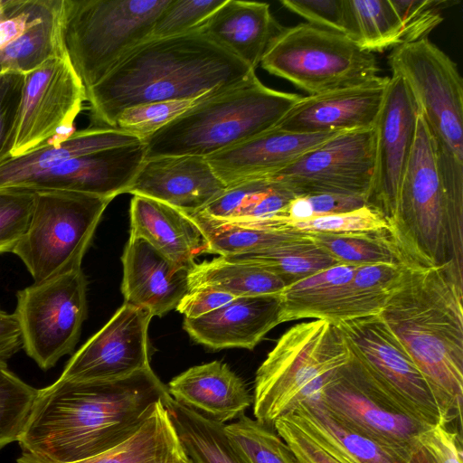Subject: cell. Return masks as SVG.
<instances>
[{
    "label": "cell",
    "mask_w": 463,
    "mask_h": 463,
    "mask_svg": "<svg viewBox=\"0 0 463 463\" xmlns=\"http://www.w3.org/2000/svg\"><path fill=\"white\" fill-rule=\"evenodd\" d=\"M356 268L339 264L288 285L280 294V324L314 318L335 325L380 314L390 294L355 288Z\"/></svg>",
    "instance_id": "cell-18"
},
{
    "label": "cell",
    "mask_w": 463,
    "mask_h": 463,
    "mask_svg": "<svg viewBox=\"0 0 463 463\" xmlns=\"http://www.w3.org/2000/svg\"><path fill=\"white\" fill-rule=\"evenodd\" d=\"M315 400L351 428L409 452L430 428L398 411L351 353L349 361L331 376Z\"/></svg>",
    "instance_id": "cell-15"
},
{
    "label": "cell",
    "mask_w": 463,
    "mask_h": 463,
    "mask_svg": "<svg viewBox=\"0 0 463 463\" xmlns=\"http://www.w3.org/2000/svg\"><path fill=\"white\" fill-rule=\"evenodd\" d=\"M388 61L426 121L445 187L463 200V81L457 64L428 38L393 48Z\"/></svg>",
    "instance_id": "cell-7"
},
{
    "label": "cell",
    "mask_w": 463,
    "mask_h": 463,
    "mask_svg": "<svg viewBox=\"0 0 463 463\" xmlns=\"http://www.w3.org/2000/svg\"><path fill=\"white\" fill-rule=\"evenodd\" d=\"M288 286L283 278L259 265L222 256L195 263L188 272L189 290L210 288L235 298L280 295Z\"/></svg>",
    "instance_id": "cell-31"
},
{
    "label": "cell",
    "mask_w": 463,
    "mask_h": 463,
    "mask_svg": "<svg viewBox=\"0 0 463 463\" xmlns=\"http://www.w3.org/2000/svg\"><path fill=\"white\" fill-rule=\"evenodd\" d=\"M87 101L86 89L67 54L52 59L24 75L12 157L48 142L67 137Z\"/></svg>",
    "instance_id": "cell-14"
},
{
    "label": "cell",
    "mask_w": 463,
    "mask_h": 463,
    "mask_svg": "<svg viewBox=\"0 0 463 463\" xmlns=\"http://www.w3.org/2000/svg\"><path fill=\"white\" fill-rule=\"evenodd\" d=\"M38 389L14 373L0 359V450L18 441L29 419Z\"/></svg>",
    "instance_id": "cell-40"
},
{
    "label": "cell",
    "mask_w": 463,
    "mask_h": 463,
    "mask_svg": "<svg viewBox=\"0 0 463 463\" xmlns=\"http://www.w3.org/2000/svg\"><path fill=\"white\" fill-rule=\"evenodd\" d=\"M16 462L50 463L26 452H22ZM72 463L192 462L181 445L164 401H160L150 417L130 438L97 456Z\"/></svg>",
    "instance_id": "cell-30"
},
{
    "label": "cell",
    "mask_w": 463,
    "mask_h": 463,
    "mask_svg": "<svg viewBox=\"0 0 463 463\" xmlns=\"http://www.w3.org/2000/svg\"><path fill=\"white\" fill-rule=\"evenodd\" d=\"M255 71L198 31L149 39L86 90L92 127L115 128L124 109L224 91Z\"/></svg>",
    "instance_id": "cell-3"
},
{
    "label": "cell",
    "mask_w": 463,
    "mask_h": 463,
    "mask_svg": "<svg viewBox=\"0 0 463 463\" xmlns=\"http://www.w3.org/2000/svg\"><path fill=\"white\" fill-rule=\"evenodd\" d=\"M280 295L235 298L196 318L184 319L193 340L213 350L253 349L280 324Z\"/></svg>",
    "instance_id": "cell-23"
},
{
    "label": "cell",
    "mask_w": 463,
    "mask_h": 463,
    "mask_svg": "<svg viewBox=\"0 0 463 463\" xmlns=\"http://www.w3.org/2000/svg\"><path fill=\"white\" fill-rule=\"evenodd\" d=\"M407 463H462L461 434L443 425L428 428L418 438Z\"/></svg>",
    "instance_id": "cell-45"
},
{
    "label": "cell",
    "mask_w": 463,
    "mask_h": 463,
    "mask_svg": "<svg viewBox=\"0 0 463 463\" xmlns=\"http://www.w3.org/2000/svg\"><path fill=\"white\" fill-rule=\"evenodd\" d=\"M290 414L310 436L349 463H407L409 451L351 428L328 412L317 400L300 402Z\"/></svg>",
    "instance_id": "cell-29"
},
{
    "label": "cell",
    "mask_w": 463,
    "mask_h": 463,
    "mask_svg": "<svg viewBox=\"0 0 463 463\" xmlns=\"http://www.w3.org/2000/svg\"><path fill=\"white\" fill-rule=\"evenodd\" d=\"M352 39L364 51L383 52L407 43L406 31L391 0H347Z\"/></svg>",
    "instance_id": "cell-37"
},
{
    "label": "cell",
    "mask_w": 463,
    "mask_h": 463,
    "mask_svg": "<svg viewBox=\"0 0 463 463\" xmlns=\"http://www.w3.org/2000/svg\"><path fill=\"white\" fill-rule=\"evenodd\" d=\"M387 222L410 269L449 263L463 269V201L442 182L435 142L420 110L411 154Z\"/></svg>",
    "instance_id": "cell-4"
},
{
    "label": "cell",
    "mask_w": 463,
    "mask_h": 463,
    "mask_svg": "<svg viewBox=\"0 0 463 463\" xmlns=\"http://www.w3.org/2000/svg\"><path fill=\"white\" fill-rule=\"evenodd\" d=\"M390 77L302 97L274 127L295 133H338L373 127Z\"/></svg>",
    "instance_id": "cell-19"
},
{
    "label": "cell",
    "mask_w": 463,
    "mask_h": 463,
    "mask_svg": "<svg viewBox=\"0 0 463 463\" xmlns=\"http://www.w3.org/2000/svg\"><path fill=\"white\" fill-rule=\"evenodd\" d=\"M225 258L259 265L278 274L288 285L341 264L320 248L309 233H300L260 252Z\"/></svg>",
    "instance_id": "cell-36"
},
{
    "label": "cell",
    "mask_w": 463,
    "mask_h": 463,
    "mask_svg": "<svg viewBox=\"0 0 463 463\" xmlns=\"http://www.w3.org/2000/svg\"><path fill=\"white\" fill-rule=\"evenodd\" d=\"M187 214L204 235L209 252L222 257L256 253L291 240L300 233L273 231L267 219L223 221L199 212Z\"/></svg>",
    "instance_id": "cell-35"
},
{
    "label": "cell",
    "mask_w": 463,
    "mask_h": 463,
    "mask_svg": "<svg viewBox=\"0 0 463 463\" xmlns=\"http://www.w3.org/2000/svg\"><path fill=\"white\" fill-rule=\"evenodd\" d=\"M236 420L224 424V431L247 463H298L273 429L245 414Z\"/></svg>",
    "instance_id": "cell-39"
},
{
    "label": "cell",
    "mask_w": 463,
    "mask_h": 463,
    "mask_svg": "<svg viewBox=\"0 0 463 463\" xmlns=\"http://www.w3.org/2000/svg\"><path fill=\"white\" fill-rule=\"evenodd\" d=\"M283 29L269 4L226 0L194 31L256 71L269 43Z\"/></svg>",
    "instance_id": "cell-27"
},
{
    "label": "cell",
    "mask_w": 463,
    "mask_h": 463,
    "mask_svg": "<svg viewBox=\"0 0 463 463\" xmlns=\"http://www.w3.org/2000/svg\"><path fill=\"white\" fill-rule=\"evenodd\" d=\"M21 348V334L15 317L0 306V359H9Z\"/></svg>",
    "instance_id": "cell-54"
},
{
    "label": "cell",
    "mask_w": 463,
    "mask_h": 463,
    "mask_svg": "<svg viewBox=\"0 0 463 463\" xmlns=\"http://www.w3.org/2000/svg\"><path fill=\"white\" fill-rule=\"evenodd\" d=\"M304 196L308 203L312 217L346 213L367 204L364 198L358 196L330 194Z\"/></svg>",
    "instance_id": "cell-53"
},
{
    "label": "cell",
    "mask_w": 463,
    "mask_h": 463,
    "mask_svg": "<svg viewBox=\"0 0 463 463\" xmlns=\"http://www.w3.org/2000/svg\"><path fill=\"white\" fill-rule=\"evenodd\" d=\"M350 359L339 329L314 319L287 330L259 366L254 381L253 414L265 426L315 399L331 376Z\"/></svg>",
    "instance_id": "cell-6"
},
{
    "label": "cell",
    "mask_w": 463,
    "mask_h": 463,
    "mask_svg": "<svg viewBox=\"0 0 463 463\" xmlns=\"http://www.w3.org/2000/svg\"><path fill=\"white\" fill-rule=\"evenodd\" d=\"M260 65L308 96L368 81L380 71L375 55L350 37L307 23L284 27Z\"/></svg>",
    "instance_id": "cell-10"
},
{
    "label": "cell",
    "mask_w": 463,
    "mask_h": 463,
    "mask_svg": "<svg viewBox=\"0 0 463 463\" xmlns=\"http://www.w3.org/2000/svg\"><path fill=\"white\" fill-rule=\"evenodd\" d=\"M129 213V237L147 241L178 267L190 270L198 256L209 252L202 231L184 212L149 197L133 195Z\"/></svg>",
    "instance_id": "cell-26"
},
{
    "label": "cell",
    "mask_w": 463,
    "mask_h": 463,
    "mask_svg": "<svg viewBox=\"0 0 463 463\" xmlns=\"http://www.w3.org/2000/svg\"><path fill=\"white\" fill-rule=\"evenodd\" d=\"M295 196L269 176L226 187L199 213L223 221H253L277 216Z\"/></svg>",
    "instance_id": "cell-32"
},
{
    "label": "cell",
    "mask_w": 463,
    "mask_h": 463,
    "mask_svg": "<svg viewBox=\"0 0 463 463\" xmlns=\"http://www.w3.org/2000/svg\"><path fill=\"white\" fill-rule=\"evenodd\" d=\"M463 269H407L379 314L423 376L443 426L461 424Z\"/></svg>",
    "instance_id": "cell-2"
},
{
    "label": "cell",
    "mask_w": 463,
    "mask_h": 463,
    "mask_svg": "<svg viewBox=\"0 0 463 463\" xmlns=\"http://www.w3.org/2000/svg\"><path fill=\"white\" fill-rule=\"evenodd\" d=\"M167 391L176 402L223 424L253 403L244 381L221 361L190 367L169 382Z\"/></svg>",
    "instance_id": "cell-25"
},
{
    "label": "cell",
    "mask_w": 463,
    "mask_h": 463,
    "mask_svg": "<svg viewBox=\"0 0 463 463\" xmlns=\"http://www.w3.org/2000/svg\"><path fill=\"white\" fill-rule=\"evenodd\" d=\"M124 303L162 317L189 291V270L178 267L147 241L131 238L121 257Z\"/></svg>",
    "instance_id": "cell-24"
},
{
    "label": "cell",
    "mask_w": 463,
    "mask_h": 463,
    "mask_svg": "<svg viewBox=\"0 0 463 463\" xmlns=\"http://www.w3.org/2000/svg\"><path fill=\"white\" fill-rule=\"evenodd\" d=\"M169 1L63 0V46L86 90L150 38Z\"/></svg>",
    "instance_id": "cell-8"
},
{
    "label": "cell",
    "mask_w": 463,
    "mask_h": 463,
    "mask_svg": "<svg viewBox=\"0 0 463 463\" xmlns=\"http://www.w3.org/2000/svg\"><path fill=\"white\" fill-rule=\"evenodd\" d=\"M164 405L192 463H247L228 439L223 423L204 418L171 396Z\"/></svg>",
    "instance_id": "cell-34"
},
{
    "label": "cell",
    "mask_w": 463,
    "mask_h": 463,
    "mask_svg": "<svg viewBox=\"0 0 463 463\" xmlns=\"http://www.w3.org/2000/svg\"><path fill=\"white\" fill-rule=\"evenodd\" d=\"M391 3L402 22L408 43L428 38L442 23L441 11L456 4L449 0H391Z\"/></svg>",
    "instance_id": "cell-48"
},
{
    "label": "cell",
    "mask_w": 463,
    "mask_h": 463,
    "mask_svg": "<svg viewBox=\"0 0 463 463\" xmlns=\"http://www.w3.org/2000/svg\"><path fill=\"white\" fill-rule=\"evenodd\" d=\"M273 430L287 443L298 463H349L334 449L310 436L290 414L279 417Z\"/></svg>",
    "instance_id": "cell-47"
},
{
    "label": "cell",
    "mask_w": 463,
    "mask_h": 463,
    "mask_svg": "<svg viewBox=\"0 0 463 463\" xmlns=\"http://www.w3.org/2000/svg\"><path fill=\"white\" fill-rule=\"evenodd\" d=\"M142 142L118 128L90 127L67 137L47 142L24 155L0 164V188H19L32 176L89 153Z\"/></svg>",
    "instance_id": "cell-28"
},
{
    "label": "cell",
    "mask_w": 463,
    "mask_h": 463,
    "mask_svg": "<svg viewBox=\"0 0 463 463\" xmlns=\"http://www.w3.org/2000/svg\"><path fill=\"white\" fill-rule=\"evenodd\" d=\"M34 192L0 188V253L12 252L24 234L32 213Z\"/></svg>",
    "instance_id": "cell-44"
},
{
    "label": "cell",
    "mask_w": 463,
    "mask_h": 463,
    "mask_svg": "<svg viewBox=\"0 0 463 463\" xmlns=\"http://www.w3.org/2000/svg\"><path fill=\"white\" fill-rule=\"evenodd\" d=\"M373 165L374 134L371 128L340 132L268 176L295 197L330 194L366 201Z\"/></svg>",
    "instance_id": "cell-13"
},
{
    "label": "cell",
    "mask_w": 463,
    "mask_h": 463,
    "mask_svg": "<svg viewBox=\"0 0 463 463\" xmlns=\"http://www.w3.org/2000/svg\"><path fill=\"white\" fill-rule=\"evenodd\" d=\"M110 198L70 191H36L28 227L12 252L41 283L81 269Z\"/></svg>",
    "instance_id": "cell-9"
},
{
    "label": "cell",
    "mask_w": 463,
    "mask_h": 463,
    "mask_svg": "<svg viewBox=\"0 0 463 463\" xmlns=\"http://www.w3.org/2000/svg\"><path fill=\"white\" fill-rule=\"evenodd\" d=\"M14 317L22 348L42 370L71 354L87 317V279L82 269L33 283L16 294Z\"/></svg>",
    "instance_id": "cell-12"
},
{
    "label": "cell",
    "mask_w": 463,
    "mask_h": 463,
    "mask_svg": "<svg viewBox=\"0 0 463 463\" xmlns=\"http://www.w3.org/2000/svg\"><path fill=\"white\" fill-rule=\"evenodd\" d=\"M278 230L294 233H350L389 230L384 215L376 208L365 204L354 211L288 221L275 217Z\"/></svg>",
    "instance_id": "cell-41"
},
{
    "label": "cell",
    "mask_w": 463,
    "mask_h": 463,
    "mask_svg": "<svg viewBox=\"0 0 463 463\" xmlns=\"http://www.w3.org/2000/svg\"><path fill=\"white\" fill-rule=\"evenodd\" d=\"M280 4L309 24L352 37L347 0H282Z\"/></svg>",
    "instance_id": "cell-46"
},
{
    "label": "cell",
    "mask_w": 463,
    "mask_h": 463,
    "mask_svg": "<svg viewBox=\"0 0 463 463\" xmlns=\"http://www.w3.org/2000/svg\"><path fill=\"white\" fill-rule=\"evenodd\" d=\"M409 269L396 264H370L357 266L353 285L364 291L391 293Z\"/></svg>",
    "instance_id": "cell-51"
},
{
    "label": "cell",
    "mask_w": 463,
    "mask_h": 463,
    "mask_svg": "<svg viewBox=\"0 0 463 463\" xmlns=\"http://www.w3.org/2000/svg\"><path fill=\"white\" fill-rule=\"evenodd\" d=\"M301 98L265 86L255 73L207 98L145 140L146 159L207 157L273 128Z\"/></svg>",
    "instance_id": "cell-5"
},
{
    "label": "cell",
    "mask_w": 463,
    "mask_h": 463,
    "mask_svg": "<svg viewBox=\"0 0 463 463\" xmlns=\"http://www.w3.org/2000/svg\"><path fill=\"white\" fill-rule=\"evenodd\" d=\"M63 0H51L34 24L0 51L2 74H26L46 61L67 54L62 41Z\"/></svg>",
    "instance_id": "cell-33"
},
{
    "label": "cell",
    "mask_w": 463,
    "mask_h": 463,
    "mask_svg": "<svg viewBox=\"0 0 463 463\" xmlns=\"http://www.w3.org/2000/svg\"><path fill=\"white\" fill-rule=\"evenodd\" d=\"M233 298L234 296L217 289L198 288L190 289L175 309L184 317L196 318L222 307Z\"/></svg>",
    "instance_id": "cell-52"
},
{
    "label": "cell",
    "mask_w": 463,
    "mask_h": 463,
    "mask_svg": "<svg viewBox=\"0 0 463 463\" xmlns=\"http://www.w3.org/2000/svg\"><path fill=\"white\" fill-rule=\"evenodd\" d=\"M1 76H2V73H1V71H0V79H1Z\"/></svg>",
    "instance_id": "cell-55"
},
{
    "label": "cell",
    "mask_w": 463,
    "mask_h": 463,
    "mask_svg": "<svg viewBox=\"0 0 463 463\" xmlns=\"http://www.w3.org/2000/svg\"><path fill=\"white\" fill-rule=\"evenodd\" d=\"M225 1L170 0L155 21L149 39L174 37L194 31Z\"/></svg>",
    "instance_id": "cell-43"
},
{
    "label": "cell",
    "mask_w": 463,
    "mask_h": 463,
    "mask_svg": "<svg viewBox=\"0 0 463 463\" xmlns=\"http://www.w3.org/2000/svg\"><path fill=\"white\" fill-rule=\"evenodd\" d=\"M338 133H295L273 128L205 158L228 187L270 175Z\"/></svg>",
    "instance_id": "cell-22"
},
{
    "label": "cell",
    "mask_w": 463,
    "mask_h": 463,
    "mask_svg": "<svg viewBox=\"0 0 463 463\" xmlns=\"http://www.w3.org/2000/svg\"><path fill=\"white\" fill-rule=\"evenodd\" d=\"M169 397L151 367L109 381L59 378L38 390L17 442L50 463L84 460L130 438Z\"/></svg>",
    "instance_id": "cell-1"
},
{
    "label": "cell",
    "mask_w": 463,
    "mask_h": 463,
    "mask_svg": "<svg viewBox=\"0 0 463 463\" xmlns=\"http://www.w3.org/2000/svg\"><path fill=\"white\" fill-rule=\"evenodd\" d=\"M309 234L320 248L341 264H396L409 268L387 231Z\"/></svg>",
    "instance_id": "cell-38"
},
{
    "label": "cell",
    "mask_w": 463,
    "mask_h": 463,
    "mask_svg": "<svg viewBox=\"0 0 463 463\" xmlns=\"http://www.w3.org/2000/svg\"><path fill=\"white\" fill-rule=\"evenodd\" d=\"M335 326L364 372L398 411L428 427L443 425L423 376L379 314Z\"/></svg>",
    "instance_id": "cell-11"
},
{
    "label": "cell",
    "mask_w": 463,
    "mask_h": 463,
    "mask_svg": "<svg viewBox=\"0 0 463 463\" xmlns=\"http://www.w3.org/2000/svg\"><path fill=\"white\" fill-rule=\"evenodd\" d=\"M146 159L143 142L69 159L26 180L19 188L70 191L114 199L127 193Z\"/></svg>",
    "instance_id": "cell-20"
},
{
    "label": "cell",
    "mask_w": 463,
    "mask_h": 463,
    "mask_svg": "<svg viewBox=\"0 0 463 463\" xmlns=\"http://www.w3.org/2000/svg\"><path fill=\"white\" fill-rule=\"evenodd\" d=\"M51 0H0V51L34 24Z\"/></svg>",
    "instance_id": "cell-49"
},
{
    "label": "cell",
    "mask_w": 463,
    "mask_h": 463,
    "mask_svg": "<svg viewBox=\"0 0 463 463\" xmlns=\"http://www.w3.org/2000/svg\"><path fill=\"white\" fill-rule=\"evenodd\" d=\"M225 188L205 157L185 155L145 159L127 193L189 213L203 209Z\"/></svg>",
    "instance_id": "cell-21"
},
{
    "label": "cell",
    "mask_w": 463,
    "mask_h": 463,
    "mask_svg": "<svg viewBox=\"0 0 463 463\" xmlns=\"http://www.w3.org/2000/svg\"><path fill=\"white\" fill-rule=\"evenodd\" d=\"M213 95L215 94L185 99L149 102L128 108L117 117L115 128L128 132L144 142L159 129Z\"/></svg>",
    "instance_id": "cell-42"
},
{
    "label": "cell",
    "mask_w": 463,
    "mask_h": 463,
    "mask_svg": "<svg viewBox=\"0 0 463 463\" xmlns=\"http://www.w3.org/2000/svg\"><path fill=\"white\" fill-rule=\"evenodd\" d=\"M419 106L404 80L392 73L373 127L374 165L368 205L391 216L413 147Z\"/></svg>",
    "instance_id": "cell-16"
},
{
    "label": "cell",
    "mask_w": 463,
    "mask_h": 463,
    "mask_svg": "<svg viewBox=\"0 0 463 463\" xmlns=\"http://www.w3.org/2000/svg\"><path fill=\"white\" fill-rule=\"evenodd\" d=\"M152 315L123 304L66 364L60 379L109 381L150 367L148 326Z\"/></svg>",
    "instance_id": "cell-17"
},
{
    "label": "cell",
    "mask_w": 463,
    "mask_h": 463,
    "mask_svg": "<svg viewBox=\"0 0 463 463\" xmlns=\"http://www.w3.org/2000/svg\"><path fill=\"white\" fill-rule=\"evenodd\" d=\"M24 87V74L8 72L0 79V164L12 157Z\"/></svg>",
    "instance_id": "cell-50"
}]
</instances>
